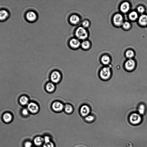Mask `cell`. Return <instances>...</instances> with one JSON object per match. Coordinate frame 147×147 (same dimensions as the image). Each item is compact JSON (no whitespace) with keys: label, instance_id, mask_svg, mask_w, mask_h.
Returning <instances> with one entry per match:
<instances>
[{"label":"cell","instance_id":"obj_9","mask_svg":"<svg viewBox=\"0 0 147 147\" xmlns=\"http://www.w3.org/2000/svg\"><path fill=\"white\" fill-rule=\"evenodd\" d=\"M81 44L79 40L77 38H72L70 40L69 42L70 46L73 49L78 48L80 47Z\"/></svg>","mask_w":147,"mask_h":147},{"label":"cell","instance_id":"obj_7","mask_svg":"<svg viewBox=\"0 0 147 147\" xmlns=\"http://www.w3.org/2000/svg\"><path fill=\"white\" fill-rule=\"evenodd\" d=\"M28 108L31 113H37L39 109V107L37 105L33 102H31L28 104Z\"/></svg>","mask_w":147,"mask_h":147},{"label":"cell","instance_id":"obj_1","mask_svg":"<svg viewBox=\"0 0 147 147\" xmlns=\"http://www.w3.org/2000/svg\"><path fill=\"white\" fill-rule=\"evenodd\" d=\"M75 35L79 40H84L87 37L88 33L85 28L80 26L76 30Z\"/></svg>","mask_w":147,"mask_h":147},{"label":"cell","instance_id":"obj_15","mask_svg":"<svg viewBox=\"0 0 147 147\" xmlns=\"http://www.w3.org/2000/svg\"><path fill=\"white\" fill-rule=\"evenodd\" d=\"M139 23L143 26L147 24V15L143 14L141 15L139 18Z\"/></svg>","mask_w":147,"mask_h":147},{"label":"cell","instance_id":"obj_8","mask_svg":"<svg viewBox=\"0 0 147 147\" xmlns=\"http://www.w3.org/2000/svg\"><path fill=\"white\" fill-rule=\"evenodd\" d=\"M9 16V12L7 10L5 9H0V21L6 20Z\"/></svg>","mask_w":147,"mask_h":147},{"label":"cell","instance_id":"obj_18","mask_svg":"<svg viewBox=\"0 0 147 147\" xmlns=\"http://www.w3.org/2000/svg\"><path fill=\"white\" fill-rule=\"evenodd\" d=\"M12 118L11 115L9 113H5L3 116V119L6 122H9L11 121Z\"/></svg>","mask_w":147,"mask_h":147},{"label":"cell","instance_id":"obj_2","mask_svg":"<svg viewBox=\"0 0 147 147\" xmlns=\"http://www.w3.org/2000/svg\"><path fill=\"white\" fill-rule=\"evenodd\" d=\"M111 74V71L109 67H105L102 68L100 72V78L104 80L109 79L110 77Z\"/></svg>","mask_w":147,"mask_h":147},{"label":"cell","instance_id":"obj_34","mask_svg":"<svg viewBox=\"0 0 147 147\" xmlns=\"http://www.w3.org/2000/svg\"></svg>","mask_w":147,"mask_h":147},{"label":"cell","instance_id":"obj_21","mask_svg":"<svg viewBox=\"0 0 147 147\" xmlns=\"http://www.w3.org/2000/svg\"><path fill=\"white\" fill-rule=\"evenodd\" d=\"M64 109L65 111L68 113H71L73 111V108L72 106L70 105L67 104L64 107Z\"/></svg>","mask_w":147,"mask_h":147},{"label":"cell","instance_id":"obj_29","mask_svg":"<svg viewBox=\"0 0 147 147\" xmlns=\"http://www.w3.org/2000/svg\"><path fill=\"white\" fill-rule=\"evenodd\" d=\"M122 25L123 27L126 29L129 28L130 26L129 23L127 22H125L123 23Z\"/></svg>","mask_w":147,"mask_h":147},{"label":"cell","instance_id":"obj_10","mask_svg":"<svg viewBox=\"0 0 147 147\" xmlns=\"http://www.w3.org/2000/svg\"><path fill=\"white\" fill-rule=\"evenodd\" d=\"M113 20L114 24L117 26H120L123 24V18L119 13H117L114 16Z\"/></svg>","mask_w":147,"mask_h":147},{"label":"cell","instance_id":"obj_4","mask_svg":"<svg viewBox=\"0 0 147 147\" xmlns=\"http://www.w3.org/2000/svg\"><path fill=\"white\" fill-rule=\"evenodd\" d=\"M61 75L58 71H55L51 74L50 76L51 80L53 83H58L61 79Z\"/></svg>","mask_w":147,"mask_h":147},{"label":"cell","instance_id":"obj_5","mask_svg":"<svg viewBox=\"0 0 147 147\" xmlns=\"http://www.w3.org/2000/svg\"><path fill=\"white\" fill-rule=\"evenodd\" d=\"M26 18L28 21L32 22L35 21L37 18V15L35 12L29 11L27 12L25 15Z\"/></svg>","mask_w":147,"mask_h":147},{"label":"cell","instance_id":"obj_27","mask_svg":"<svg viewBox=\"0 0 147 147\" xmlns=\"http://www.w3.org/2000/svg\"><path fill=\"white\" fill-rule=\"evenodd\" d=\"M43 147H54V145L53 142H50L48 143H45Z\"/></svg>","mask_w":147,"mask_h":147},{"label":"cell","instance_id":"obj_14","mask_svg":"<svg viewBox=\"0 0 147 147\" xmlns=\"http://www.w3.org/2000/svg\"><path fill=\"white\" fill-rule=\"evenodd\" d=\"M130 8L129 4L127 2H124L121 5L120 9L123 12L125 13L127 12Z\"/></svg>","mask_w":147,"mask_h":147},{"label":"cell","instance_id":"obj_25","mask_svg":"<svg viewBox=\"0 0 147 147\" xmlns=\"http://www.w3.org/2000/svg\"><path fill=\"white\" fill-rule=\"evenodd\" d=\"M126 55L127 57L131 58L134 55V53L132 51L129 50L126 52Z\"/></svg>","mask_w":147,"mask_h":147},{"label":"cell","instance_id":"obj_19","mask_svg":"<svg viewBox=\"0 0 147 147\" xmlns=\"http://www.w3.org/2000/svg\"><path fill=\"white\" fill-rule=\"evenodd\" d=\"M101 61L102 63L104 65H107L110 62V58L107 55H104L101 58Z\"/></svg>","mask_w":147,"mask_h":147},{"label":"cell","instance_id":"obj_33","mask_svg":"<svg viewBox=\"0 0 147 147\" xmlns=\"http://www.w3.org/2000/svg\"><path fill=\"white\" fill-rule=\"evenodd\" d=\"M22 113L24 115H27L28 113V111L26 109H24L22 111Z\"/></svg>","mask_w":147,"mask_h":147},{"label":"cell","instance_id":"obj_26","mask_svg":"<svg viewBox=\"0 0 147 147\" xmlns=\"http://www.w3.org/2000/svg\"><path fill=\"white\" fill-rule=\"evenodd\" d=\"M94 119V117L92 115H88L85 118L86 120L88 122H92Z\"/></svg>","mask_w":147,"mask_h":147},{"label":"cell","instance_id":"obj_23","mask_svg":"<svg viewBox=\"0 0 147 147\" xmlns=\"http://www.w3.org/2000/svg\"><path fill=\"white\" fill-rule=\"evenodd\" d=\"M138 16L137 13L135 11L131 12L129 15V17L130 19L133 20H136Z\"/></svg>","mask_w":147,"mask_h":147},{"label":"cell","instance_id":"obj_6","mask_svg":"<svg viewBox=\"0 0 147 147\" xmlns=\"http://www.w3.org/2000/svg\"><path fill=\"white\" fill-rule=\"evenodd\" d=\"M52 107L54 111H60L64 108V106L62 103L59 101H56L52 104Z\"/></svg>","mask_w":147,"mask_h":147},{"label":"cell","instance_id":"obj_30","mask_svg":"<svg viewBox=\"0 0 147 147\" xmlns=\"http://www.w3.org/2000/svg\"><path fill=\"white\" fill-rule=\"evenodd\" d=\"M137 10L140 13H143L144 10V8L142 6L138 7L137 8Z\"/></svg>","mask_w":147,"mask_h":147},{"label":"cell","instance_id":"obj_31","mask_svg":"<svg viewBox=\"0 0 147 147\" xmlns=\"http://www.w3.org/2000/svg\"><path fill=\"white\" fill-rule=\"evenodd\" d=\"M44 141L45 143H48L50 141V138L48 136H45L44 138Z\"/></svg>","mask_w":147,"mask_h":147},{"label":"cell","instance_id":"obj_13","mask_svg":"<svg viewBox=\"0 0 147 147\" xmlns=\"http://www.w3.org/2000/svg\"><path fill=\"white\" fill-rule=\"evenodd\" d=\"M80 20L79 17L76 14L71 15L69 19L70 22L74 24H78Z\"/></svg>","mask_w":147,"mask_h":147},{"label":"cell","instance_id":"obj_11","mask_svg":"<svg viewBox=\"0 0 147 147\" xmlns=\"http://www.w3.org/2000/svg\"><path fill=\"white\" fill-rule=\"evenodd\" d=\"M90 108L88 106L86 105H84L81 107L80 112L82 116H86L90 113Z\"/></svg>","mask_w":147,"mask_h":147},{"label":"cell","instance_id":"obj_12","mask_svg":"<svg viewBox=\"0 0 147 147\" xmlns=\"http://www.w3.org/2000/svg\"><path fill=\"white\" fill-rule=\"evenodd\" d=\"M135 65V63L134 61L132 59H130L126 62L125 66L126 69L130 71L134 68Z\"/></svg>","mask_w":147,"mask_h":147},{"label":"cell","instance_id":"obj_20","mask_svg":"<svg viewBox=\"0 0 147 147\" xmlns=\"http://www.w3.org/2000/svg\"><path fill=\"white\" fill-rule=\"evenodd\" d=\"M81 45L82 48L84 49H88L90 46V43L87 40L83 41L81 44Z\"/></svg>","mask_w":147,"mask_h":147},{"label":"cell","instance_id":"obj_3","mask_svg":"<svg viewBox=\"0 0 147 147\" xmlns=\"http://www.w3.org/2000/svg\"><path fill=\"white\" fill-rule=\"evenodd\" d=\"M129 121L130 123L133 125H136L140 123L141 121V117L138 114L133 113L130 116Z\"/></svg>","mask_w":147,"mask_h":147},{"label":"cell","instance_id":"obj_16","mask_svg":"<svg viewBox=\"0 0 147 147\" xmlns=\"http://www.w3.org/2000/svg\"><path fill=\"white\" fill-rule=\"evenodd\" d=\"M55 88V85L54 83L52 82H49L48 83L46 86V90L49 92H53Z\"/></svg>","mask_w":147,"mask_h":147},{"label":"cell","instance_id":"obj_32","mask_svg":"<svg viewBox=\"0 0 147 147\" xmlns=\"http://www.w3.org/2000/svg\"><path fill=\"white\" fill-rule=\"evenodd\" d=\"M32 144L31 142H27L25 144V147H32Z\"/></svg>","mask_w":147,"mask_h":147},{"label":"cell","instance_id":"obj_22","mask_svg":"<svg viewBox=\"0 0 147 147\" xmlns=\"http://www.w3.org/2000/svg\"><path fill=\"white\" fill-rule=\"evenodd\" d=\"M20 102L22 105H25L28 103V99L26 96H23L20 98Z\"/></svg>","mask_w":147,"mask_h":147},{"label":"cell","instance_id":"obj_17","mask_svg":"<svg viewBox=\"0 0 147 147\" xmlns=\"http://www.w3.org/2000/svg\"><path fill=\"white\" fill-rule=\"evenodd\" d=\"M44 141V138L40 136L36 137L34 140V144L37 146H40L42 144Z\"/></svg>","mask_w":147,"mask_h":147},{"label":"cell","instance_id":"obj_28","mask_svg":"<svg viewBox=\"0 0 147 147\" xmlns=\"http://www.w3.org/2000/svg\"><path fill=\"white\" fill-rule=\"evenodd\" d=\"M89 25V22L87 20L84 21L82 23V27L85 28L88 27Z\"/></svg>","mask_w":147,"mask_h":147},{"label":"cell","instance_id":"obj_24","mask_svg":"<svg viewBox=\"0 0 147 147\" xmlns=\"http://www.w3.org/2000/svg\"><path fill=\"white\" fill-rule=\"evenodd\" d=\"M145 107L143 104L140 105L138 109V111L139 113L140 114H143L145 111Z\"/></svg>","mask_w":147,"mask_h":147}]
</instances>
